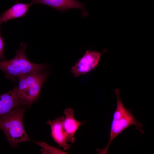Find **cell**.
<instances>
[{
  "mask_svg": "<svg viewBox=\"0 0 154 154\" xmlns=\"http://www.w3.org/2000/svg\"><path fill=\"white\" fill-rule=\"evenodd\" d=\"M20 49L16 51V55L9 60H0V69L8 79L15 81L19 77L25 75L40 74L45 70V64H38L29 61L26 55L27 44L21 43Z\"/></svg>",
  "mask_w": 154,
  "mask_h": 154,
  "instance_id": "6da1fadb",
  "label": "cell"
},
{
  "mask_svg": "<svg viewBox=\"0 0 154 154\" xmlns=\"http://www.w3.org/2000/svg\"><path fill=\"white\" fill-rule=\"evenodd\" d=\"M114 92L117 97V105L116 110L113 115L109 141L103 149H97L98 152L100 154H107L110 145L112 141L125 129L131 125H135L136 129L142 134L144 133L142 129L143 127L142 124L137 120L129 110L125 108L122 102L120 97L119 90L115 89Z\"/></svg>",
  "mask_w": 154,
  "mask_h": 154,
  "instance_id": "7a4b0ae2",
  "label": "cell"
},
{
  "mask_svg": "<svg viewBox=\"0 0 154 154\" xmlns=\"http://www.w3.org/2000/svg\"><path fill=\"white\" fill-rule=\"evenodd\" d=\"M25 110L24 108L17 107L0 117V129L13 146L21 142L31 141L23 123Z\"/></svg>",
  "mask_w": 154,
  "mask_h": 154,
  "instance_id": "3957f363",
  "label": "cell"
},
{
  "mask_svg": "<svg viewBox=\"0 0 154 154\" xmlns=\"http://www.w3.org/2000/svg\"><path fill=\"white\" fill-rule=\"evenodd\" d=\"M48 74L47 72H44L37 74L25 75L27 86L23 90L18 91V97L21 104L30 105L38 98Z\"/></svg>",
  "mask_w": 154,
  "mask_h": 154,
  "instance_id": "277c9868",
  "label": "cell"
},
{
  "mask_svg": "<svg viewBox=\"0 0 154 154\" xmlns=\"http://www.w3.org/2000/svg\"><path fill=\"white\" fill-rule=\"evenodd\" d=\"M105 51L100 53L89 50H86L82 57L72 67L71 72L76 77L93 70L98 65L101 56Z\"/></svg>",
  "mask_w": 154,
  "mask_h": 154,
  "instance_id": "5b68a950",
  "label": "cell"
},
{
  "mask_svg": "<svg viewBox=\"0 0 154 154\" xmlns=\"http://www.w3.org/2000/svg\"><path fill=\"white\" fill-rule=\"evenodd\" d=\"M33 4H40L53 8L61 12L72 9H78L82 10V15L86 17L88 13L84 4L76 0H31Z\"/></svg>",
  "mask_w": 154,
  "mask_h": 154,
  "instance_id": "8992f818",
  "label": "cell"
},
{
  "mask_svg": "<svg viewBox=\"0 0 154 154\" xmlns=\"http://www.w3.org/2000/svg\"><path fill=\"white\" fill-rule=\"evenodd\" d=\"M64 117L62 116L47 122L51 127V135L54 141L64 151H67L71 146L66 142V135L63 127Z\"/></svg>",
  "mask_w": 154,
  "mask_h": 154,
  "instance_id": "52a82bcc",
  "label": "cell"
},
{
  "mask_svg": "<svg viewBox=\"0 0 154 154\" xmlns=\"http://www.w3.org/2000/svg\"><path fill=\"white\" fill-rule=\"evenodd\" d=\"M18 93V87L15 86L10 91L0 95V117L21 104Z\"/></svg>",
  "mask_w": 154,
  "mask_h": 154,
  "instance_id": "ba28073f",
  "label": "cell"
},
{
  "mask_svg": "<svg viewBox=\"0 0 154 154\" xmlns=\"http://www.w3.org/2000/svg\"><path fill=\"white\" fill-rule=\"evenodd\" d=\"M74 109L70 108H66L64 111L65 118L63 122V127L67 143L75 141L74 134L79 127L84 123V122L78 121L74 117Z\"/></svg>",
  "mask_w": 154,
  "mask_h": 154,
  "instance_id": "9c48e42d",
  "label": "cell"
},
{
  "mask_svg": "<svg viewBox=\"0 0 154 154\" xmlns=\"http://www.w3.org/2000/svg\"><path fill=\"white\" fill-rule=\"evenodd\" d=\"M33 4L31 2L25 4L16 1L8 10L1 14L0 16V23H6L9 20L26 16L29 9Z\"/></svg>",
  "mask_w": 154,
  "mask_h": 154,
  "instance_id": "30bf717a",
  "label": "cell"
},
{
  "mask_svg": "<svg viewBox=\"0 0 154 154\" xmlns=\"http://www.w3.org/2000/svg\"><path fill=\"white\" fill-rule=\"evenodd\" d=\"M35 143L42 147L41 151L43 153H46L48 152L51 153H65V152L61 151L59 149L56 150V148L49 146L44 142L39 141L35 142Z\"/></svg>",
  "mask_w": 154,
  "mask_h": 154,
  "instance_id": "8fae6325",
  "label": "cell"
},
{
  "mask_svg": "<svg viewBox=\"0 0 154 154\" xmlns=\"http://www.w3.org/2000/svg\"><path fill=\"white\" fill-rule=\"evenodd\" d=\"M1 23H0V60H5L4 55V48L5 43L1 36Z\"/></svg>",
  "mask_w": 154,
  "mask_h": 154,
  "instance_id": "7c38bea8",
  "label": "cell"
}]
</instances>
